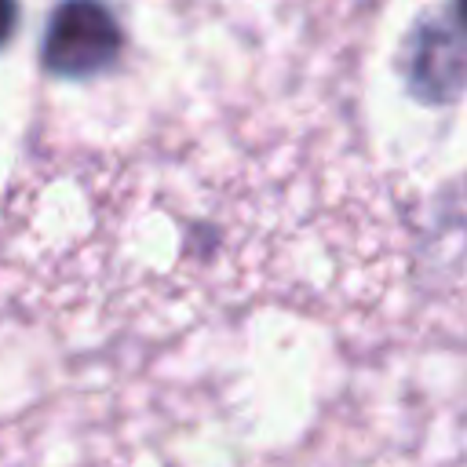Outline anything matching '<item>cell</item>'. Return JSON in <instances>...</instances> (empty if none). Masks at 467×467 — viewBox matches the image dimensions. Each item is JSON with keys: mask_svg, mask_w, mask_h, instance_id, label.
I'll list each match as a JSON object with an SVG mask.
<instances>
[{"mask_svg": "<svg viewBox=\"0 0 467 467\" xmlns=\"http://www.w3.org/2000/svg\"><path fill=\"white\" fill-rule=\"evenodd\" d=\"M124 33L102 0H62L44 29L40 62L55 77H91L117 62Z\"/></svg>", "mask_w": 467, "mask_h": 467, "instance_id": "cell-1", "label": "cell"}, {"mask_svg": "<svg viewBox=\"0 0 467 467\" xmlns=\"http://www.w3.org/2000/svg\"><path fill=\"white\" fill-rule=\"evenodd\" d=\"M405 77L423 102H452L467 88V44L449 26H420L405 51Z\"/></svg>", "mask_w": 467, "mask_h": 467, "instance_id": "cell-2", "label": "cell"}, {"mask_svg": "<svg viewBox=\"0 0 467 467\" xmlns=\"http://www.w3.org/2000/svg\"><path fill=\"white\" fill-rule=\"evenodd\" d=\"M15 26H18V4L15 0H0V47L11 40Z\"/></svg>", "mask_w": 467, "mask_h": 467, "instance_id": "cell-3", "label": "cell"}, {"mask_svg": "<svg viewBox=\"0 0 467 467\" xmlns=\"http://www.w3.org/2000/svg\"><path fill=\"white\" fill-rule=\"evenodd\" d=\"M456 22H460V29L467 33V0H456Z\"/></svg>", "mask_w": 467, "mask_h": 467, "instance_id": "cell-4", "label": "cell"}]
</instances>
